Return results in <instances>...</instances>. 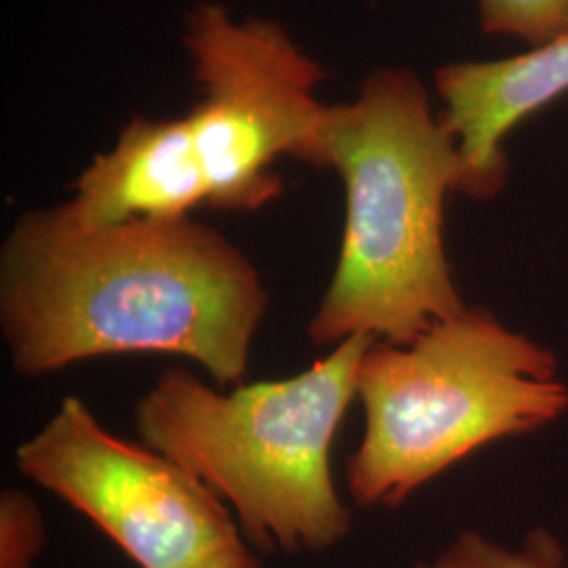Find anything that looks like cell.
Listing matches in <instances>:
<instances>
[{
  "label": "cell",
  "mask_w": 568,
  "mask_h": 568,
  "mask_svg": "<svg viewBox=\"0 0 568 568\" xmlns=\"http://www.w3.org/2000/svg\"><path fill=\"white\" fill-rule=\"evenodd\" d=\"M267 304L248 255L194 215L84 225L55 204L23 213L0 248V328L26 377L173 354L241 386Z\"/></svg>",
  "instance_id": "cell-1"
},
{
  "label": "cell",
  "mask_w": 568,
  "mask_h": 568,
  "mask_svg": "<svg viewBox=\"0 0 568 568\" xmlns=\"http://www.w3.org/2000/svg\"><path fill=\"white\" fill-rule=\"evenodd\" d=\"M375 342L349 337L300 375L230 392L166 368L138 403V434L234 509L255 548L325 551L352 527L331 455Z\"/></svg>",
  "instance_id": "cell-4"
},
{
  "label": "cell",
  "mask_w": 568,
  "mask_h": 568,
  "mask_svg": "<svg viewBox=\"0 0 568 568\" xmlns=\"http://www.w3.org/2000/svg\"><path fill=\"white\" fill-rule=\"evenodd\" d=\"M206 568H262L257 556L241 544L236 548L227 549L220 558H215Z\"/></svg>",
  "instance_id": "cell-11"
},
{
  "label": "cell",
  "mask_w": 568,
  "mask_h": 568,
  "mask_svg": "<svg viewBox=\"0 0 568 568\" xmlns=\"http://www.w3.org/2000/svg\"><path fill=\"white\" fill-rule=\"evenodd\" d=\"M44 548V518L39 504L21 488L0 495V568H32Z\"/></svg>",
  "instance_id": "cell-10"
},
{
  "label": "cell",
  "mask_w": 568,
  "mask_h": 568,
  "mask_svg": "<svg viewBox=\"0 0 568 568\" xmlns=\"http://www.w3.org/2000/svg\"><path fill=\"white\" fill-rule=\"evenodd\" d=\"M485 34L514 37L532 49L568 37V0H478Z\"/></svg>",
  "instance_id": "cell-8"
},
{
  "label": "cell",
  "mask_w": 568,
  "mask_h": 568,
  "mask_svg": "<svg viewBox=\"0 0 568 568\" xmlns=\"http://www.w3.org/2000/svg\"><path fill=\"white\" fill-rule=\"evenodd\" d=\"M356 389L366 426L345 478L365 508L400 506L474 450L546 426L568 406L551 352L467 305L410 344L371 345Z\"/></svg>",
  "instance_id": "cell-5"
},
{
  "label": "cell",
  "mask_w": 568,
  "mask_h": 568,
  "mask_svg": "<svg viewBox=\"0 0 568 568\" xmlns=\"http://www.w3.org/2000/svg\"><path fill=\"white\" fill-rule=\"evenodd\" d=\"M424 568H568L560 546L548 532L530 535L523 551H508L476 532H464Z\"/></svg>",
  "instance_id": "cell-9"
},
{
  "label": "cell",
  "mask_w": 568,
  "mask_h": 568,
  "mask_svg": "<svg viewBox=\"0 0 568 568\" xmlns=\"http://www.w3.org/2000/svg\"><path fill=\"white\" fill-rule=\"evenodd\" d=\"M199 100L178 116H133L70 185L63 211L84 225L255 213L283 194V159L318 169L328 72L281 21L199 0L182 18Z\"/></svg>",
  "instance_id": "cell-2"
},
{
  "label": "cell",
  "mask_w": 568,
  "mask_h": 568,
  "mask_svg": "<svg viewBox=\"0 0 568 568\" xmlns=\"http://www.w3.org/2000/svg\"><path fill=\"white\" fill-rule=\"evenodd\" d=\"M21 474L103 530L140 568H206L244 544L224 501L154 448L108 432L65 396L23 440Z\"/></svg>",
  "instance_id": "cell-6"
},
{
  "label": "cell",
  "mask_w": 568,
  "mask_h": 568,
  "mask_svg": "<svg viewBox=\"0 0 568 568\" xmlns=\"http://www.w3.org/2000/svg\"><path fill=\"white\" fill-rule=\"evenodd\" d=\"M440 121L457 140V194L488 201L508 178L504 140L528 114L568 93V37L497 61H457L434 74Z\"/></svg>",
  "instance_id": "cell-7"
},
{
  "label": "cell",
  "mask_w": 568,
  "mask_h": 568,
  "mask_svg": "<svg viewBox=\"0 0 568 568\" xmlns=\"http://www.w3.org/2000/svg\"><path fill=\"white\" fill-rule=\"evenodd\" d=\"M318 169L344 183L345 220L307 325L312 344H410L466 307L445 248V204L462 182L457 140L410 68L377 65L349 102L331 103Z\"/></svg>",
  "instance_id": "cell-3"
}]
</instances>
